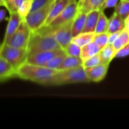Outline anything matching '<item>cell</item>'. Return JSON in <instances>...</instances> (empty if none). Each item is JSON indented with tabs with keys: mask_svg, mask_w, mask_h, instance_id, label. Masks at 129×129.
Segmentation results:
<instances>
[{
	"mask_svg": "<svg viewBox=\"0 0 129 129\" xmlns=\"http://www.w3.org/2000/svg\"><path fill=\"white\" fill-rule=\"evenodd\" d=\"M57 71L45 66L25 62L16 70V77L45 86L46 83Z\"/></svg>",
	"mask_w": 129,
	"mask_h": 129,
	"instance_id": "cell-1",
	"label": "cell"
},
{
	"mask_svg": "<svg viewBox=\"0 0 129 129\" xmlns=\"http://www.w3.org/2000/svg\"><path fill=\"white\" fill-rule=\"evenodd\" d=\"M82 65L73 69L58 70L46 83L45 86L63 85L74 83L90 82Z\"/></svg>",
	"mask_w": 129,
	"mask_h": 129,
	"instance_id": "cell-2",
	"label": "cell"
},
{
	"mask_svg": "<svg viewBox=\"0 0 129 129\" xmlns=\"http://www.w3.org/2000/svg\"><path fill=\"white\" fill-rule=\"evenodd\" d=\"M59 48H61L51 33H42L37 31L32 32L27 46L28 54Z\"/></svg>",
	"mask_w": 129,
	"mask_h": 129,
	"instance_id": "cell-3",
	"label": "cell"
},
{
	"mask_svg": "<svg viewBox=\"0 0 129 129\" xmlns=\"http://www.w3.org/2000/svg\"><path fill=\"white\" fill-rule=\"evenodd\" d=\"M0 56L9 62L17 70L20 66L26 62L28 50L27 48L13 47L8 44L1 45Z\"/></svg>",
	"mask_w": 129,
	"mask_h": 129,
	"instance_id": "cell-4",
	"label": "cell"
},
{
	"mask_svg": "<svg viewBox=\"0 0 129 129\" xmlns=\"http://www.w3.org/2000/svg\"><path fill=\"white\" fill-rule=\"evenodd\" d=\"M73 21V20L51 30L47 29L45 27L42 26L40 29H39L36 31L42 33H51L54 37L55 40L60 46V48L63 50H64L71 43L72 39L73 37V32H72Z\"/></svg>",
	"mask_w": 129,
	"mask_h": 129,
	"instance_id": "cell-5",
	"label": "cell"
},
{
	"mask_svg": "<svg viewBox=\"0 0 129 129\" xmlns=\"http://www.w3.org/2000/svg\"><path fill=\"white\" fill-rule=\"evenodd\" d=\"M54 0L47 3L42 7L31 11L24 19L32 32H35L44 26Z\"/></svg>",
	"mask_w": 129,
	"mask_h": 129,
	"instance_id": "cell-6",
	"label": "cell"
},
{
	"mask_svg": "<svg viewBox=\"0 0 129 129\" xmlns=\"http://www.w3.org/2000/svg\"><path fill=\"white\" fill-rule=\"evenodd\" d=\"M79 11V6H78V1L73 0L67 7L57 17H55L48 25L42 26L47 29L51 30L54 29L69 21L73 20L76 15Z\"/></svg>",
	"mask_w": 129,
	"mask_h": 129,
	"instance_id": "cell-7",
	"label": "cell"
},
{
	"mask_svg": "<svg viewBox=\"0 0 129 129\" xmlns=\"http://www.w3.org/2000/svg\"><path fill=\"white\" fill-rule=\"evenodd\" d=\"M32 31L25 20H23L12 37L6 43L11 46L21 48H27Z\"/></svg>",
	"mask_w": 129,
	"mask_h": 129,
	"instance_id": "cell-8",
	"label": "cell"
},
{
	"mask_svg": "<svg viewBox=\"0 0 129 129\" xmlns=\"http://www.w3.org/2000/svg\"><path fill=\"white\" fill-rule=\"evenodd\" d=\"M63 50L62 48L52 50V51H38L34 53H29L26 59V62L36 65L45 66L50 60L57 56V54L62 53Z\"/></svg>",
	"mask_w": 129,
	"mask_h": 129,
	"instance_id": "cell-9",
	"label": "cell"
},
{
	"mask_svg": "<svg viewBox=\"0 0 129 129\" xmlns=\"http://www.w3.org/2000/svg\"><path fill=\"white\" fill-rule=\"evenodd\" d=\"M109 65L110 64L101 63L95 67L86 68L85 69L86 76L91 82H99L105 78L108 71Z\"/></svg>",
	"mask_w": 129,
	"mask_h": 129,
	"instance_id": "cell-10",
	"label": "cell"
},
{
	"mask_svg": "<svg viewBox=\"0 0 129 129\" xmlns=\"http://www.w3.org/2000/svg\"><path fill=\"white\" fill-rule=\"evenodd\" d=\"M22 20H23L21 19V17H20V15L18 14V13L17 11L10 13L8 23L7 25V28L5 30V36H4L3 42H2V45H5L9 41V39L12 37V36L14 34V33L18 29Z\"/></svg>",
	"mask_w": 129,
	"mask_h": 129,
	"instance_id": "cell-11",
	"label": "cell"
},
{
	"mask_svg": "<svg viewBox=\"0 0 129 129\" xmlns=\"http://www.w3.org/2000/svg\"><path fill=\"white\" fill-rule=\"evenodd\" d=\"M72 1L73 0H54L44 26L48 25L55 17H57L67 7V5Z\"/></svg>",
	"mask_w": 129,
	"mask_h": 129,
	"instance_id": "cell-12",
	"label": "cell"
},
{
	"mask_svg": "<svg viewBox=\"0 0 129 129\" xmlns=\"http://www.w3.org/2000/svg\"><path fill=\"white\" fill-rule=\"evenodd\" d=\"M16 77V70L5 59L0 56V82Z\"/></svg>",
	"mask_w": 129,
	"mask_h": 129,
	"instance_id": "cell-13",
	"label": "cell"
},
{
	"mask_svg": "<svg viewBox=\"0 0 129 129\" xmlns=\"http://www.w3.org/2000/svg\"><path fill=\"white\" fill-rule=\"evenodd\" d=\"M100 15V10H93L87 13L85 23L82 33H94Z\"/></svg>",
	"mask_w": 129,
	"mask_h": 129,
	"instance_id": "cell-14",
	"label": "cell"
},
{
	"mask_svg": "<svg viewBox=\"0 0 129 129\" xmlns=\"http://www.w3.org/2000/svg\"><path fill=\"white\" fill-rule=\"evenodd\" d=\"M86 16H87L86 13L79 9V11L73 21V26H72L73 36H76L78 34L83 32L85 23V20H86Z\"/></svg>",
	"mask_w": 129,
	"mask_h": 129,
	"instance_id": "cell-15",
	"label": "cell"
},
{
	"mask_svg": "<svg viewBox=\"0 0 129 129\" xmlns=\"http://www.w3.org/2000/svg\"><path fill=\"white\" fill-rule=\"evenodd\" d=\"M125 26V20L119 17L116 13L114 12L113 16L108 20V29L107 33H111L114 32L122 31Z\"/></svg>",
	"mask_w": 129,
	"mask_h": 129,
	"instance_id": "cell-16",
	"label": "cell"
},
{
	"mask_svg": "<svg viewBox=\"0 0 129 129\" xmlns=\"http://www.w3.org/2000/svg\"><path fill=\"white\" fill-rule=\"evenodd\" d=\"M101 48L94 42H91L83 47L81 48V53H80V57L82 60V61L93 57L94 55L98 54Z\"/></svg>",
	"mask_w": 129,
	"mask_h": 129,
	"instance_id": "cell-17",
	"label": "cell"
},
{
	"mask_svg": "<svg viewBox=\"0 0 129 129\" xmlns=\"http://www.w3.org/2000/svg\"><path fill=\"white\" fill-rule=\"evenodd\" d=\"M94 35H95L94 33H81L77 36H73L71 42L82 48L84 45L93 42Z\"/></svg>",
	"mask_w": 129,
	"mask_h": 129,
	"instance_id": "cell-18",
	"label": "cell"
},
{
	"mask_svg": "<svg viewBox=\"0 0 129 129\" xmlns=\"http://www.w3.org/2000/svg\"><path fill=\"white\" fill-rule=\"evenodd\" d=\"M101 62L104 63L110 64V63L115 57L116 51L113 46V45L107 44L105 47H104L99 52Z\"/></svg>",
	"mask_w": 129,
	"mask_h": 129,
	"instance_id": "cell-19",
	"label": "cell"
},
{
	"mask_svg": "<svg viewBox=\"0 0 129 129\" xmlns=\"http://www.w3.org/2000/svg\"><path fill=\"white\" fill-rule=\"evenodd\" d=\"M81 65H82V60L80 57H72L67 55L58 70L73 69L75 67H78Z\"/></svg>",
	"mask_w": 129,
	"mask_h": 129,
	"instance_id": "cell-20",
	"label": "cell"
},
{
	"mask_svg": "<svg viewBox=\"0 0 129 129\" xmlns=\"http://www.w3.org/2000/svg\"><path fill=\"white\" fill-rule=\"evenodd\" d=\"M104 1L105 0H85L79 10L86 14L93 10H100Z\"/></svg>",
	"mask_w": 129,
	"mask_h": 129,
	"instance_id": "cell-21",
	"label": "cell"
},
{
	"mask_svg": "<svg viewBox=\"0 0 129 129\" xmlns=\"http://www.w3.org/2000/svg\"><path fill=\"white\" fill-rule=\"evenodd\" d=\"M129 42V34L125 28H124L116 41L113 43V46L115 49L116 53L120 50L123 46H125Z\"/></svg>",
	"mask_w": 129,
	"mask_h": 129,
	"instance_id": "cell-22",
	"label": "cell"
},
{
	"mask_svg": "<svg viewBox=\"0 0 129 129\" xmlns=\"http://www.w3.org/2000/svg\"><path fill=\"white\" fill-rule=\"evenodd\" d=\"M108 20H109V19L105 15L104 11L100 10V15H99V18H98L97 26H96V29H95V32H94L95 34L107 32Z\"/></svg>",
	"mask_w": 129,
	"mask_h": 129,
	"instance_id": "cell-23",
	"label": "cell"
},
{
	"mask_svg": "<svg viewBox=\"0 0 129 129\" xmlns=\"http://www.w3.org/2000/svg\"><path fill=\"white\" fill-rule=\"evenodd\" d=\"M115 13H116L123 20L129 16V2L125 0H120L115 7Z\"/></svg>",
	"mask_w": 129,
	"mask_h": 129,
	"instance_id": "cell-24",
	"label": "cell"
},
{
	"mask_svg": "<svg viewBox=\"0 0 129 129\" xmlns=\"http://www.w3.org/2000/svg\"><path fill=\"white\" fill-rule=\"evenodd\" d=\"M66 57H67V54H66V53L64 52V51H63L62 53L57 54V56H55L54 57H53L51 60H50L45 65V67H48V68H50V69H53V70H58L59 68H60V67L61 66V64H62V63H63V61L64 60V59H65Z\"/></svg>",
	"mask_w": 129,
	"mask_h": 129,
	"instance_id": "cell-25",
	"label": "cell"
},
{
	"mask_svg": "<svg viewBox=\"0 0 129 129\" xmlns=\"http://www.w3.org/2000/svg\"><path fill=\"white\" fill-rule=\"evenodd\" d=\"M32 2L33 0L23 1V2L18 7L17 12L18 13V14L20 15L22 20H24L30 12L31 7H32Z\"/></svg>",
	"mask_w": 129,
	"mask_h": 129,
	"instance_id": "cell-26",
	"label": "cell"
},
{
	"mask_svg": "<svg viewBox=\"0 0 129 129\" xmlns=\"http://www.w3.org/2000/svg\"><path fill=\"white\" fill-rule=\"evenodd\" d=\"M109 33L107 32L95 34L93 39V42L96 43L101 49L108 44Z\"/></svg>",
	"mask_w": 129,
	"mask_h": 129,
	"instance_id": "cell-27",
	"label": "cell"
},
{
	"mask_svg": "<svg viewBox=\"0 0 129 129\" xmlns=\"http://www.w3.org/2000/svg\"><path fill=\"white\" fill-rule=\"evenodd\" d=\"M101 57H100V54L99 53L94 55L93 57L82 61V67H84V69H86V68H89V67H95L100 63H101Z\"/></svg>",
	"mask_w": 129,
	"mask_h": 129,
	"instance_id": "cell-28",
	"label": "cell"
},
{
	"mask_svg": "<svg viewBox=\"0 0 129 129\" xmlns=\"http://www.w3.org/2000/svg\"><path fill=\"white\" fill-rule=\"evenodd\" d=\"M64 52L67 56L72 57H80L81 53V47L79 45L71 42L64 50Z\"/></svg>",
	"mask_w": 129,
	"mask_h": 129,
	"instance_id": "cell-29",
	"label": "cell"
},
{
	"mask_svg": "<svg viewBox=\"0 0 129 129\" xmlns=\"http://www.w3.org/2000/svg\"><path fill=\"white\" fill-rule=\"evenodd\" d=\"M51 1H53V0H33L30 12L42 7L43 5H46L47 3H48Z\"/></svg>",
	"mask_w": 129,
	"mask_h": 129,
	"instance_id": "cell-30",
	"label": "cell"
},
{
	"mask_svg": "<svg viewBox=\"0 0 129 129\" xmlns=\"http://www.w3.org/2000/svg\"><path fill=\"white\" fill-rule=\"evenodd\" d=\"M129 55V42L127 43L125 46H123L120 50H119L116 54L115 57L117 58H121V57H125Z\"/></svg>",
	"mask_w": 129,
	"mask_h": 129,
	"instance_id": "cell-31",
	"label": "cell"
},
{
	"mask_svg": "<svg viewBox=\"0 0 129 129\" xmlns=\"http://www.w3.org/2000/svg\"><path fill=\"white\" fill-rule=\"evenodd\" d=\"M119 0H105L102 5V6L101 7L100 10L104 11L106 8H115L116 6V5L119 3Z\"/></svg>",
	"mask_w": 129,
	"mask_h": 129,
	"instance_id": "cell-32",
	"label": "cell"
},
{
	"mask_svg": "<svg viewBox=\"0 0 129 129\" xmlns=\"http://www.w3.org/2000/svg\"><path fill=\"white\" fill-rule=\"evenodd\" d=\"M4 1H5V7L8 9L9 13L17 11L15 5H14L15 0H4Z\"/></svg>",
	"mask_w": 129,
	"mask_h": 129,
	"instance_id": "cell-33",
	"label": "cell"
},
{
	"mask_svg": "<svg viewBox=\"0 0 129 129\" xmlns=\"http://www.w3.org/2000/svg\"><path fill=\"white\" fill-rule=\"evenodd\" d=\"M122 31H118V32H114L109 33V39H108V44L113 45V43L116 41V39L118 38L119 34L121 33Z\"/></svg>",
	"mask_w": 129,
	"mask_h": 129,
	"instance_id": "cell-34",
	"label": "cell"
},
{
	"mask_svg": "<svg viewBox=\"0 0 129 129\" xmlns=\"http://www.w3.org/2000/svg\"><path fill=\"white\" fill-rule=\"evenodd\" d=\"M5 17V10L0 9V22H2Z\"/></svg>",
	"mask_w": 129,
	"mask_h": 129,
	"instance_id": "cell-35",
	"label": "cell"
},
{
	"mask_svg": "<svg viewBox=\"0 0 129 129\" xmlns=\"http://www.w3.org/2000/svg\"><path fill=\"white\" fill-rule=\"evenodd\" d=\"M125 28L126 29V30L128 31V33L129 34V16L125 19Z\"/></svg>",
	"mask_w": 129,
	"mask_h": 129,
	"instance_id": "cell-36",
	"label": "cell"
},
{
	"mask_svg": "<svg viewBox=\"0 0 129 129\" xmlns=\"http://www.w3.org/2000/svg\"><path fill=\"white\" fill-rule=\"evenodd\" d=\"M85 0H78V6H79V9L81 8V6L82 5V4L84 3Z\"/></svg>",
	"mask_w": 129,
	"mask_h": 129,
	"instance_id": "cell-37",
	"label": "cell"
},
{
	"mask_svg": "<svg viewBox=\"0 0 129 129\" xmlns=\"http://www.w3.org/2000/svg\"><path fill=\"white\" fill-rule=\"evenodd\" d=\"M125 1H128V2H129V0H125Z\"/></svg>",
	"mask_w": 129,
	"mask_h": 129,
	"instance_id": "cell-38",
	"label": "cell"
},
{
	"mask_svg": "<svg viewBox=\"0 0 129 129\" xmlns=\"http://www.w3.org/2000/svg\"><path fill=\"white\" fill-rule=\"evenodd\" d=\"M24 1H27V0H24Z\"/></svg>",
	"mask_w": 129,
	"mask_h": 129,
	"instance_id": "cell-39",
	"label": "cell"
},
{
	"mask_svg": "<svg viewBox=\"0 0 129 129\" xmlns=\"http://www.w3.org/2000/svg\"><path fill=\"white\" fill-rule=\"evenodd\" d=\"M0 47H1V45H0Z\"/></svg>",
	"mask_w": 129,
	"mask_h": 129,
	"instance_id": "cell-40",
	"label": "cell"
},
{
	"mask_svg": "<svg viewBox=\"0 0 129 129\" xmlns=\"http://www.w3.org/2000/svg\"><path fill=\"white\" fill-rule=\"evenodd\" d=\"M77 1H78V0H77Z\"/></svg>",
	"mask_w": 129,
	"mask_h": 129,
	"instance_id": "cell-41",
	"label": "cell"
}]
</instances>
